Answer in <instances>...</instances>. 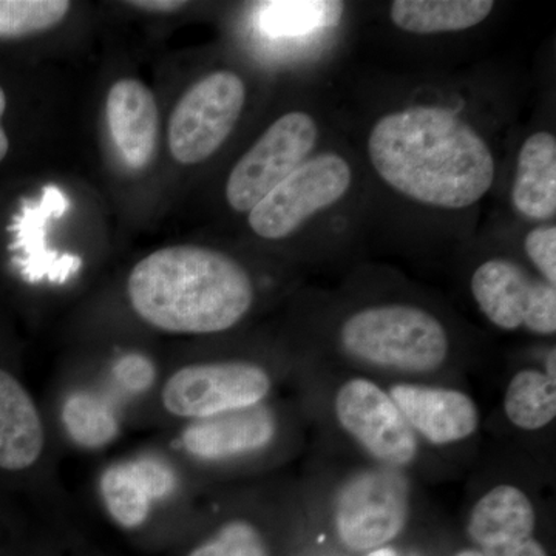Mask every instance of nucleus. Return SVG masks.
Listing matches in <instances>:
<instances>
[{"instance_id":"nucleus-1","label":"nucleus","mask_w":556,"mask_h":556,"mask_svg":"<svg viewBox=\"0 0 556 556\" xmlns=\"http://www.w3.org/2000/svg\"><path fill=\"white\" fill-rule=\"evenodd\" d=\"M367 148L379 177L424 206H473L495 181V159L485 139L463 116L438 105L382 116L369 131Z\"/></svg>"},{"instance_id":"nucleus-2","label":"nucleus","mask_w":556,"mask_h":556,"mask_svg":"<svg viewBox=\"0 0 556 556\" xmlns=\"http://www.w3.org/2000/svg\"><path fill=\"white\" fill-rule=\"evenodd\" d=\"M131 309L150 327L170 334H217L236 327L254 303L248 270L206 247L159 249L131 269Z\"/></svg>"},{"instance_id":"nucleus-3","label":"nucleus","mask_w":556,"mask_h":556,"mask_svg":"<svg viewBox=\"0 0 556 556\" xmlns=\"http://www.w3.org/2000/svg\"><path fill=\"white\" fill-rule=\"evenodd\" d=\"M350 356L376 367L430 372L448 357L447 329L433 314L409 305L371 306L354 313L340 328Z\"/></svg>"},{"instance_id":"nucleus-4","label":"nucleus","mask_w":556,"mask_h":556,"mask_svg":"<svg viewBox=\"0 0 556 556\" xmlns=\"http://www.w3.org/2000/svg\"><path fill=\"white\" fill-rule=\"evenodd\" d=\"M247 104V84L230 70L197 80L177 102L169 119L170 155L182 166L214 156L230 137Z\"/></svg>"},{"instance_id":"nucleus-5","label":"nucleus","mask_w":556,"mask_h":556,"mask_svg":"<svg viewBox=\"0 0 556 556\" xmlns=\"http://www.w3.org/2000/svg\"><path fill=\"white\" fill-rule=\"evenodd\" d=\"M353 185V169L339 153H320L300 164L248 214V225L263 240H283L309 218L331 207Z\"/></svg>"},{"instance_id":"nucleus-6","label":"nucleus","mask_w":556,"mask_h":556,"mask_svg":"<svg viewBox=\"0 0 556 556\" xmlns=\"http://www.w3.org/2000/svg\"><path fill=\"white\" fill-rule=\"evenodd\" d=\"M317 141L318 126L309 113L294 110L274 121L229 174L226 200L230 208L249 214L309 159Z\"/></svg>"},{"instance_id":"nucleus-7","label":"nucleus","mask_w":556,"mask_h":556,"mask_svg":"<svg viewBox=\"0 0 556 556\" xmlns=\"http://www.w3.org/2000/svg\"><path fill=\"white\" fill-rule=\"evenodd\" d=\"M268 372L251 362L230 361L189 365L172 375L161 399L170 415L206 419L255 407L268 396Z\"/></svg>"},{"instance_id":"nucleus-8","label":"nucleus","mask_w":556,"mask_h":556,"mask_svg":"<svg viewBox=\"0 0 556 556\" xmlns=\"http://www.w3.org/2000/svg\"><path fill=\"white\" fill-rule=\"evenodd\" d=\"M408 492L404 479L388 470L364 471L346 482L336 506V530L343 546L371 552L404 529Z\"/></svg>"},{"instance_id":"nucleus-9","label":"nucleus","mask_w":556,"mask_h":556,"mask_svg":"<svg viewBox=\"0 0 556 556\" xmlns=\"http://www.w3.org/2000/svg\"><path fill=\"white\" fill-rule=\"evenodd\" d=\"M336 416L343 430L380 463L402 467L415 460V431L388 393L371 380L343 383L336 396Z\"/></svg>"},{"instance_id":"nucleus-10","label":"nucleus","mask_w":556,"mask_h":556,"mask_svg":"<svg viewBox=\"0 0 556 556\" xmlns=\"http://www.w3.org/2000/svg\"><path fill=\"white\" fill-rule=\"evenodd\" d=\"M105 123L123 166L144 170L155 159L160 138V110L152 90L138 79L116 80L105 100Z\"/></svg>"},{"instance_id":"nucleus-11","label":"nucleus","mask_w":556,"mask_h":556,"mask_svg":"<svg viewBox=\"0 0 556 556\" xmlns=\"http://www.w3.org/2000/svg\"><path fill=\"white\" fill-rule=\"evenodd\" d=\"M391 401L409 427L434 445H447L470 438L479 426L473 399L448 388L399 383L390 390Z\"/></svg>"},{"instance_id":"nucleus-12","label":"nucleus","mask_w":556,"mask_h":556,"mask_svg":"<svg viewBox=\"0 0 556 556\" xmlns=\"http://www.w3.org/2000/svg\"><path fill=\"white\" fill-rule=\"evenodd\" d=\"M100 486L113 521L124 529H137L148 521L153 501L177 489V475L155 457H138L105 468Z\"/></svg>"},{"instance_id":"nucleus-13","label":"nucleus","mask_w":556,"mask_h":556,"mask_svg":"<svg viewBox=\"0 0 556 556\" xmlns=\"http://www.w3.org/2000/svg\"><path fill=\"white\" fill-rule=\"evenodd\" d=\"M276 431L273 413L255 405L197 419L182 431L181 444L199 459L222 460L265 448Z\"/></svg>"},{"instance_id":"nucleus-14","label":"nucleus","mask_w":556,"mask_h":556,"mask_svg":"<svg viewBox=\"0 0 556 556\" xmlns=\"http://www.w3.org/2000/svg\"><path fill=\"white\" fill-rule=\"evenodd\" d=\"M536 514L532 501L514 485H497L471 508L467 532L482 552L517 546L533 538Z\"/></svg>"},{"instance_id":"nucleus-15","label":"nucleus","mask_w":556,"mask_h":556,"mask_svg":"<svg viewBox=\"0 0 556 556\" xmlns=\"http://www.w3.org/2000/svg\"><path fill=\"white\" fill-rule=\"evenodd\" d=\"M43 426L35 401L20 380L0 369V468L25 470L43 450Z\"/></svg>"},{"instance_id":"nucleus-16","label":"nucleus","mask_w":556,"mask_h":556,"mask_svg":"<svg viewBox=\"0 0 556 556\" xmlns=\"http://www.w3.org/2000/svg\"><path fill=\"white\" fill-rule=\"evenodd\" d=\"M511 206L521 217L547 222L556 214V138L535 131L522 142L511 185Z\"/></svg>"},{"instance_id":"nucleus-17","label":"nucleus","mask_w":556,"mask_h":556,"mask_svg":"<svg viewBox=\"0 0 556 556\" xmlns=\"http://www.w3.org/2000/svg\"><path fill=\"white\" fill-rule=\"evenodd\" d=\"M535 281L506 258H490L471 277V294L478 308L495 327L515 331L525 324Z\"/></svg>"},{"instance_id":"nucleus-18","label":"nucleus","mask_w":556,"mask_h":556,"mask_svg":"<svg viewBox=\"0 0 556 556\" xmlns=\"http://www.w3.org/2000/svg\"><path fill=\"white\" fill-rule=\"evenodd\" d=\"M490 0H396L391 22L409 35L431 36L470 30L490 16Z\"/></svg>"},{"instance_id":"nucleus-19","label":"nucleus","mask_w":556,"mask_h":556,"mask_svg":"<svg viewBox=\"0 0 556 556\" xmlns=\"http://www.w3.org/2000/svg\"><path fill=\"white\" fill-rule=\"evenodd\" d=\"M67 208V197L56 186H47L40 200L22 204L10 230L14 236L11 249L20 252L25 274L38 273L40 266L56 260L47 248V230L50 218H61Z\"/></svg>"},{"instance_id":"nucleus-20","label":"nucleus","mask_w":556,"mask_h":556,"mask_svg":"<svg viewBox=\"0 0 556 556\" xmlns=\"http://www.w3.org/2000/svg\"><path fill=\"white\" fill-rule=\"evenodd\" d=\"M504 412L514 426L540 430L556 416V382L538 369H522L511 378L504 396Z\"/></svg>"},{"instance_id":"nucleus-21","label":"nucleus","mask_w":556,"mask_h":556,"mask_svg":"<svg viewBox=\"0 0 556 556\" xmlns=\"http://www.w3.org/2000/svg\"><path fill=\"white\" fill-rule=\"evenodd\" d=\"M62 422L70 439L80 447H105L118 437L119 422L115 408L98 394H72L62 407Z\"/></svg>"},{"instance_id":"nucleus-22","label":"nucleus","mask_w":556,"mask_h":556,"mask_svg":"<svg viewBox=\"0 0 556 556\" xmlns=\"http://www.w3.org/2000/svg\"><path fill=\"white\" fill-rule=\"evenodd\" d=\"M343 10L342 2H266L260 10L258 25L270 38H298L338 25Z\"/></svg>"},{"instance_id":"nucleus-23","label":"nucleus","mask_w":556,"mask_h":556,"mask_svg":"<svg viewBox=\"0 0 556 556\" xmlns=\"http://www.w3.org/2000/svg\"><path fill=\"white\" fill-rule=\"evenodd\" d=\"M64 0H0V38L20 39L51 30L67 17Z\"/></svg>"},{"instance_id":"nucleus-24","label":"nucleus","mask_w":556,"mask_h":556,"mask_svg":"<svg viewBox=\"0 0 556 556\" xmlns=\"http://www.w3.org/2000/svg\"><path fill=\"white\" fill-rule=\"evenodd\" d=\"M189 556H269L265 540L251 522L237 519L219 529L206 543L193 548Z\"/></svg>"},{"instance_id":"nucleus-25","label":"nucleus","mask_w":556,"mask_h":556,"mask_svg":"<svg viewBox=\"0 0 556 556\" xmlns=\"http://www.w3.org/2000/svg\"><path fill=\"white\" fill-rule=\"evenodd\" d=\"M525 327L540 336L555 334L556 288L547 281H535L527 306Z\"/></svg>"},{"instance_id":"nucleus-26","label":"nucleus","mask_w":556,"mask_h":556,"mask_svg":"<svg viewBox=\"0 0 556 556\" xmlns=\"http://www.w3.org/2000/svg\"><path fill=\"white\" fill-rule=\"evenodd\" d=\"M527 257L546 278L548 285H556V228L555 225L538 226L525 239Z\"/></svg>"},{"instance_id":"nucleus-27","label":"nucleus","mask_w":556,"mask_h":556,"mask_svg":"<svg viewBox=\"0 0 556 556\" xmlns=\"http://www.w3.org/2000/svg\"><path fill=\"white\" fill-rule=\"evenodd\" d=\"M481 554V552H479ZM482 556H547V552L535 540L525 541V543L517 544V546L496 548V551L482 552Z\"/></svg>"},{"instance_id":"nucleus-28","label":"nucleus","mask_w":556,"mask_h":556,"mask_svg":"<svg viewBox=\"0 0 556 556\" xmlns=\"http://www.w3.org/2000/svg\"><path fill=\"white\" fill-rule=\"evenodd\" d=\"M130 7L150 13H175V11L185 9L188 2H175V0H149V2H129Z\"/></svg>"},{"instance_id":"nucleus-29","label":"nucleus","mask_w":556,"mask_h":556,"mask_svg":"<svg viewBox=\"0 0 556 556\" xmlns=\"http://www.w3.org/2000/svg\"><path fill=\"white\" fill-rule=\"evenodd\" d=\"M7 110V94L3 91L2 87H0V163L5 160L7 153L10 150V139L9 135H7L5 129L2 126V118L5 115Z\"/></svg>"},{"instance_id":"nucleus-30","label":"nucleus","mask_w":556,"mask_h":556,"mask_svg":"<svg viewBox=\"0 0 556 556\" xmlns=\"http://www.w3.org/2000/svg\"><path fill=\"white\" fill-rule=\"evenodd\" d=\"M555 348H552L551 353L547 354V361H546V372L544 375L547 376L548 379L555 380Z\"/></svg>"},{"instance_id":"nucleus-31","label":"nucleus","mask_w":556,"mask_h":556,"mask_svg":"<svg viewBox=\"0 0 556 556\" xmlns=\"http://www.w3.org/2000/svg\"><path fill=\"white\" fill-rule=\"evenodd\" d=\"M367 556H397L396 551L391 547H379L369 552Z\"/></svg>"},{"instance_id":"nucleus-32","label":"nucleus","mask_w":556,"mask_h":556,"mask_svg":"<svg viewBox=\"0 0 556 556\" xmlns=\"http://www.w3.org/2000/svg\"><path fill=\"white\" fill-rule=\"evenodd\" d=\"M456 556H482V555L479 554L478 551H463V552H459V554H457Z\"/></svg>"}]
</instances>
